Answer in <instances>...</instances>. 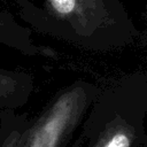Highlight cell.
I'll return each instance as SVG.
<instances>
[{"mask_svg":"<svg viewBox=\"0 0 147 147\" xmlns=\"http://www.w3.org/2000/svg\"><path fill=\"white\" fill-rule=\"evenodd\" d=\"M30 29L74 47L107 53L136 41L139 30L121 0H13Z\"/></svg>","mask_w":147,"mask_h":147,"instance_id":"1","label":"cell"},{"mask_svg":"<svg viewBox=\"0 0 147 147\" xmlns=\"http://www.w3.org/2000/svg\"><path fill=\"white\" fill-rule=\"evenodd\" d=\"M10 110H8V111H6V110H0V123L3 121V118L7 116V114L9 113Z\"/></svg>","mask_w":147,"mask_h":147,"instance_id":"6","label":"cell"},{"mask_svg":"<svg viewBox=\"0 0 147 147\" xmlns=\"http://www.w3.org/2000/svg\"><path fill=\"white\" fill-rule=\"evenodd\" d=\"M3 119H5V118H3Z\"/></svg>","mask_w":147,"mask_h":147,"instance_id":"7","label":"cell"},{"mask_svg":"<svg viewBox=\"0 0 147 147\" xmlns=\"http://www.w3.org/2000/svg\"><path fill=\"white\" fill-rule=\"evenodd\" d=\"M99 92L96 84L84 79L60 90L29 121L16 147H68Z\"/></svg>","mask_w":147,"mask_h":147,"instance_id":"3","label":"cell"},{"mask_svg":"<svg viewBox=\"0 0 147 147\" xmlns=\"http://www.w3.org/2000/svg\"><path fill=\"white\" fill-rule=\"evenodd\" d=\"M146 117L147 71L122 77L100 87L70 147H139Z\"/></svg>","mask_w":147,"mask_h":147,"instance_id":"2","label":"cell"},{"mask_svg":"<svg viewBox=\"0 0 147 147\" xmlns=\"http://www.w3.org/2000/svg\"><path fill=\"white\" fill-rule=\"evenodd\" d=\"M0 45L30 57L54 59L57 56L56 52L52 47L36 42L32 36V30L29 26L21 24L10 11L1 8Z\"/></svg>","mask_w":147,"mask_h":147,"instance_id":"4","label":"cell"},{"mask_svg":"<svg viewBox=\"0 0 147 147\" xmlns=\"http://www.w3.org/2000/svg\"><path fill=\"white\" fill-rule=\"evenodd\" d=\"M34 91V78L24 70L0 67V110L16 111L26 106Z\"/></svg>","mask_w":147,"mask_h":147,"instance_id":"5","label":"cell"}]
</instances>
